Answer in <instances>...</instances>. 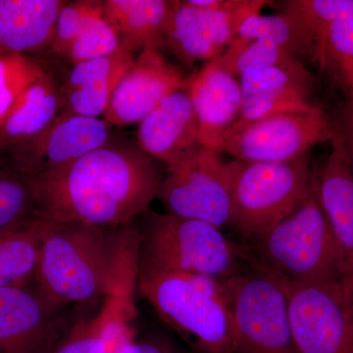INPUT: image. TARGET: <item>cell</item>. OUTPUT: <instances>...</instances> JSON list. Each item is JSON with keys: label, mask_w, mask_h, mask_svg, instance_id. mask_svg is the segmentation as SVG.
Listing matches in <instances>:
<instances>
[{"label": "cell", "mask_w": 353, "mask_h": 353, "mask_svg": "<svg viewBox=\"0 0 353 353\" xmlns=\"http://www.w3.org/2000/svg\"><path fill=\"white\" fill-rule=\"evenodd\" d=\"M39 218L117 229L145 212L163 180L138 143L114 138L55 171L28 176Z\"/></svg>", "instance_id": "obj_1"}, {"label": "cell", "mask_w": 353, "mask_h": 353, "mask_svg": "<svg viewBox=\"0 0 353 353\" xmlns=\"http://www.w3.org/2000/svg\"><path fill=\"white\" fill-rule=\"evenodd\" d=\"M37 288L55 307L120 296L131 268V248L110 230L41 219Z\"/></svg>", "instance_id": "obj_2"}, {"label": "cell", "mask_w": 353, "mask_h": 353, "mask_svg": "<svg viewBox=\"0 0 353 353\" xmlns=\"http://www.w3.org/2000/svg\"><path fill=\"white\" fill-rule=\"evenodd\" d=\"M254 268L303 285H343V254L311 182L289 216L250 246Z\"/></svg>", "instance_id": "obj_3"}, {"label": "cell", "mask_w": 353, "mask_h": 353, "mask_svg": "<svg viewBox=\"0 0 353 353\" xmlns=\"http://www.w3.org/2000/svg\"><path fill=\"white\" fill-rule=\"evenodd\" d=\"M139 264L221 282L254 268L252 248L227 239L203 221L150 212L141 236Z\"/></svg>", "instance_id": "obj_4"}, {"label": "cell", "mask_w": 353, "mask_h": 353, "mask_svg": "<svg viewBox=\"0 0 353 353\" xmlns=\"http://www.w3.org/2000/svg\"><path fill=\"white\" fill-rule=\"evenodd\" d=\"M139 290L199 353H240L219 282L138 264Z\"/></svg>", "instance_id": "obj_5"}, {"label": "cell", "mask_w": 353, "mask_h": 353, "mask_svg": "<svg viewBox=\"0 0 353 353\" xmlns=\"http://www.w3.org/2000/svg\"><path fill=\"white\" fill-rule=\"evenodd\" d=\"M307 155L285 163L232 161V225L261 239L299 206L312 182Z\"/></svg>", "instance_id": "obj_6"}, {"label": "cell", "mask_w": 353, "mask_h": 353, "mask_svg": "<svg viewBox=\"0 0 353 353\" xmlns=\"http://www.w3.org/2000/svg\"><path fill=\"white\" fill-rule=\"evenodd\" d=\"M240 353H297L277 279L252 269L219 282Z\"/></svg>", "instance_id": "obj_7"}, {"label": "cell", "mask_w": 353, "mask_h": 353, "mask_svg": "<svg viewBox=\"0 0 353 353\" xmlns=\"http://www.w3.org/2000/svg\"><path fill=\"white\" fill-rule=\"evenodd\" d=\"M336 132L334 120L324 110L279 113L228 134L219 152L245 163H285L306 157L320 143H331Z\"/></svg>", "instance_id": "obj_8"}, {"label": "cell", "mask_w": 353, "mask_h": 353, "mask_svg": "<svg viewBox=\"0 0 353 353\" xmlns=\"http://www.w3.org/2000/svg\"><path fill=\"white\" fill-rule=\"evenodd\" d=\"M157 199L169 214L208 222L218 228L232 218V162L203 148L188 161L167 168Z\"/></svg>", "instance_id": "obj_9"}, {"label": "cell", "mask_w": 353, "mask_h": 353, "mask_svg": "<svg viewBox=\"0 0 353 353\" xmlns=\"http://www.w3.org/2000/svg\"><path fill=\"white\" fill-rule=\"evenodd\" d=\"M273 276L287 297L297 353H353V301L343 285H297Z\"/></svg>", "instance_id": "obj_10"}, {"label": "cell", "mask_w": 353, "mask_h": 353, "mask_svg": "<svg viewBox=\"0 0 353 353\" xmlns=\"http://www.w3.org/2000/svg\"><path fill=\"white\" fill-rule=\"evenodd\" d=\"M271 2L266 0H224L217 8L179 1L172 16L167 48L185 66L214 61L236 37L248 18Z\"/></svg>", "instance_id": "obj_11"}, {"label": "cell", "mask_w": 353, "mask_h": 353, "mask_svg": "<svg viewBox=\"0 0 353 353\" xmlns=\"http://www.w3.org/2000/svg\"><path fill=\"white\" fill-rule=\"evenodd\" d=\"M113 139L105 120L62 110L41 134L6 155L25 175H39L72 163Z\"/></svg>", "instance_id": "obj_12"}, {"label": "cell", "mask_w": 353, "mask_h": 353, "mask_svg": "<svg viewBox=\"0 0 353 353\" xmlns=\"http://www.w3.org/2000/svg\"><path fill=\"white\" fill-rule=\"evenodd\" d=\"M240 85V117L227 136L267 116L323 110L313 101L314 78L308 69L252 70L241 74Z\"/></svg>", "instance_id": "obj_13"}, {"label": "cell", "mask_w": 353, "mask_h": 353, "mask_svg": "<svg viewBox=\"0 0 353 353\" xmlns=\"http://www.w3.org/2000/svg\"><path fill=\"white\" fill-rule=\"evenodd\" d=\"M185 82L182 71L161 53L143 51L118 83L104 120L116 127L137 124L167 95L185 88Z\"/></svg>", "instance_id": "obj_14"}, {"label": "cell", "mask_w": 353, "mask_h": 353, "mask_svg": "<svg viewBox=\"0 0 353 353\" xmlns=\"http://www.w3.org/2000/svg\"><path fill=\"white\" fill-rule=\"evenodd\" d=\"M55 306L38 288H0V353H50L59 338Z\"/></svg>", "instance_id": "obj_15"}, {"label": "cell", "mask_w": 353, "mask_h": 353, "mask_svg": "<svg viewBox=\"0 0 353 353\" xmlns=\"http://www.w3.org/2000/svg\"><path fill=\"white\" fill-rule=\"evenodd\" d=\"M137 143L167 168L201 152L199 121L185 88L167 95L139 123Z\"/></svg>", "instance_id": "obj_16"}, {"label": "cell", "mask_w": 353, "mask_h": 353, "mask_svg": "<svg viewBox=\"0 0 353 353\" xmlns=\"http://www.w3.org/2000/svg\"><path fill=\"white\" fill-rule=\"evenodd\" d=\"M331 145L313 183L343 254V292L353 301V173L338 129Z\"/></svg>", "instance_id": "obj_17"}, {"label": "cell", "mask_w": 353, "mask_h": 353, "mask_svg": "<svg viewBox=\"0 0 353 353\" xmlns=\"http://www.w3.org/2000/svg\"><path fill=\"white\" fill-rule=\"evenodd\" d=\"M185 90L199 121L202 145L219 152L240 117V81L211 61L188 77Z\"/></svg>", "instance_id": "obj_18"}, {"label": "cell", "mask_w": 353, "mask_h": 353, "mask_svg": "<svg viewBox=\"0 0 353 353\" xmlns=\"http://www.w3.org/2000/svg\"><path fill=\"white\" fill-rule=\"evenodd\" d=\"M134 59V53L121 48L110 57L73 65L62 83L63 111L85 117L104 115L118 83Z\"/></svg>", "instance_id": "obj_19"}, {"label": "cell", "mask_w": 353, "mask_h": 353, "mask_svg": "<svg viewBox=\"0 0 353 353\" xmlns=\"http://www.w3.org/2000/svg\"><path fill=\"white\" fill-rule=\"evenodd\" d=\"M64 0H0V55L48 53Z\"/></svg>", "instance_id": "obj_20"}, {"label": "cell", "mask_w": 353, "mask_h": 353, "mask_svg": "<svg viewBox=\"0 0 353 353\" xmlns=\"http://www.w3.org/2000/svg\"><path fill=\"white\" fill-rule=\"evenodd\" d=\"M178 0H105L104 14L122 39L123 50L167 48L169 28Z\"/></svg>", "instance_id": "obj_21"}, {"label": "cell", "mask_w": 353, "mask_h": 353, "mask_svg": "<svg viewBox=\"0 0 353 353\" xmlns=\"http://www.w3.org/2000/svg\"><path fill=\"white\" fill-rule=\"evenodd\" d=\"M61 87L50 69L21 95L0 125V154L24 145L50 126L64 109Z\"/></svg>", "instance_id": "obj_22"}, {"label": "cell", "mask_w": 353, "mask_h": 353, "mask_svg": "<svg viewBox=\"0 0 353 353\" xmlns=\"http://www.w3.org/2000/svg\"><path fill=\"white\" fill-rule=\"evenodd\" d=\"M309 61L341 94L353 92V6L316 32Z\"/></svg>", "instance_id": "obj_23"}, {"label": "cell", "mask_w": 353, "mask_h": 353, "mask_svg": "<svg viewBox=\"0 0 353 353\" xmlns=\"http://www.w3.org/2000/svg\"><path fill=\"white\" fill-rule=\"evenodd\" d=\"M39 218L0 232V288L26 284L34 276L41 243Z\"/></svg>", "instance_id": "obj_24"}, {"label": "cell", "mask_w": 353, "mask_h": 353, "mask_svg": "<svg viewBox=\"0 0 353 353\" xmlns=\"http://www.w3.org/2000/svg\"><path fill=\"white\" fill-rule=\"evenodd\" d=\"M214 62L234 77L252 70L307 69L303 60L287 48L268 41H248L241 37H236Z\"/></svg>", "instance_id": "obj_25"}, {"label": "cell", "mask_w": 353, "mask_h": 353, "mask_svg": "<svg viewBox=\"0 0 353 353\" xmlns=\"http://www.w3.org/2000/svg\"><path fill=\"white\" fill-rule=\"evenodd\" d=\"M39 218L29 176L10 162L0 164V232Z\"/></svg>", "instance_id": "obj_26"}, {"label": "cell", "mask_w": 353, "mask_h": 353, "mask_svg": "<svg viewBox=\"0 0 353 353\" xmlns=\"http://www.w3.org/2000/svg\"><path fill=\"white\" fill-rule=\"evenodd\" d=\"M50 69L38 57L0 55V125L21 95Z\"/></svg>", "instance_id": "obj_27"}, {"label": "cell", "mask_w": 353, "mask_h": 353, "mask_svg": "<svg viewBox=\"0 0 353 353\" xmlns=\"http://www.w3.org/2000/svg\"><path fill=\"white\" fill-rule=\"evenodd\" d=\"M248 41H268L292 51L304 62L309 55L308 46L303 32L289 16L253 15L241 26L239 36Z\"/></svg>", "instance_id": "obj_28"}, {"label": "cell", "mask_w": 353, "mask_h": 353, "mask_svg": "<svg viewBox=\"0 0 353 353\" xmlns=\"http://www.w3.org/2000/svg\"><path fill=\"white\" fill-rule=\"evenodd\" d=\"M122 48V39L119 32L103 11L94 16L85 26L82 34L72 44L65 59L72 65L110 57Z\"/></svg>", "instance_id": "obj_29"}, {"label": "cell", "mask_w": 353, "mask_h": 353, "mask_svg": "<svg viewBox=\"0 0 353 353\" xmlns=\"http://www.w3.org/2000/svg\"><path fill=\"white\" fill-rule=\"evenodd\" d=\"M102 11L103 1L101 0L67 1L58 14L48 53L66 57L72 44L82 34L88 23Z\"/></svg>", "instance_id": "obj_30"}, {"label": "cell", "mask_w": 353, "mask_h": 353, "mask_svg": "<svg viewBox=\"0 0 353 353\" xmlns=\"http://www.w3.org/2000/svg\"><path fill=\"white\" fill-rule=\"evenodd\" d=\"M112 320L103 313L94 322L75 330L50 353H109V334Z\"/></svg>", "instance_id": "obj_31"}, {"label": "cell", "mask_w": 353, "mask_h": 353, "mask_svg": "<svg viewBox=\"0 0 353 353\" xmlns=\"http://www.w3.org/2000/svg\"><path fill=\"white\" fill-rule=\"evenodd\" d=\"M343 97L345 99L341 102L338 117L334 119V123L343 139L353 173V92Z\"/></svg>", "instance_id": "obj_32"}, {"label": "cell", "mask_w": 353, "mask_h": 353, "mask_svg": "<svg viewBox=\"0 0 353 353\" xmlns=\"http://www.w3.org/2000/svg\"><path fill=\"white\" fill-rule=\"evenodd\" d=\"M116 353H180L171 343L158 339L126 343Z\"/></svg>", "instance_id": "obj_33"}]
</instances>
